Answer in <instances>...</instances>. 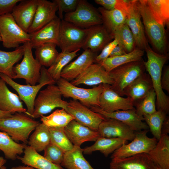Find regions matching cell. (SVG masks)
<instances>
[{"label": "cell", "instance_id": "cell-1", "mask_svg": "<svg viewBox=\"0 0 169 169\" xmlns=\"http://www.w3.org/2000/svg\"><path fill=\"white\" fill-rule=\"evenodd\" d=\"M147 60H143L145 69L151 78L153 89L156 95V107L166 114L169 112V97L164 92L161 85L163 68L169 59L167 54H163L153 51L148 45L145 49Z\"/></svg>", "mask_w": 169, "mask_h": 169}, {"label": "cell", "instance_id": "cell-2", "mask_svg": "<svg viewBox=\"0 0 169 169\" xmlns=\"http://www.w3.org/2000/svg\"><path fill=\"white\" fill-rule=\"evenodd\" d=\"M40 123L26 114L15 112L10 117L0 119V130L14 141L26 144L31 133Z\"/></svg>", "mask_w": 169, "mask_h": 169}, {"label": "cell", "instance_id": "cell-3", "mask_svg": "<svg viewBox=\"0 0 169 169\" xmlns=\"http://www.w3.org/2000/svg\"><path fill=\"white\" fill-rule=\"evenodd\" d=\"M40 74V79L38 84L31 85L18 84L8 76L3 74H0V78L17 92L20 99L24 102L26 105V114L31 117L33 113L34 101L39 90L45 85L55 84L56 83V81L50 77L47 69L44 66H42Z\"/></svg>", "mask_w": 169, "mask_h": 169}, {"label": "cell", "instance_id": "cell-4", "mask_svg": "<svg viewBox=\"0 0 169 169\" xmlns=\"http://www.w3.org/2000/svg\"><path fill=\"white\" fill-rule=\"evenodd\" d=\"M138 6L145 33L159 53L166 54L167 41L165 28L154 18L146 0H138Z\"/></svg>", "mask_w": 169, "mask_h": 169}, {"label": "cell", "instance_id": "cell-5", "mask_svg": "<svg viewBox=\"0 0 169 169\" xmlns=\"http://www.w3.org/2000/svg\"><path fill=\"white\" fill-rule=\"evenodd\" d=\"M56 83L62 96L79 101L88 108L94 106L100 107L99 99L103 90L102 84L92 88L85 89L77 87L62 78Z\"/></svg>", "mask_w": 169, "mask_h": 169}, {"label": "cell", "instance_id": "cell-6", "mask_svg": "<svg viewBox=\"0 0 169 169\" xmlns=\"http://www.w3.org/2000/svg\"><path fill=\"white\" fill-rule=\"evenodd\" d=\"M62 93L57 86L48 85L40 91L34 101L31 118H37L59 107L66 111L68 102L62 100Z\"/></svg>", "mask_w": 169, "mask_h": 169}, {"label": "cell", "instance_id": "cell-7", "mask_svg": "<svg viewBox=\"0 0 169 169\" xmlns=\"http://www.w3.org/2000/svg\"><path fill=\"white\" fill-rule=\"evenodd\" d=\"M24 54L22 61L13 68V79H23L27 84L35 85L39 83L42 65L33 57L32 47L29 41L23 44Z\"/></svg>", "mask_w": 169, "mask_h": 169}, {"label": "cell", "instance_id": "cell-8", "mask_svg": "<svg viewBox=\"0 0 169 169\" xmlns=\"http://www.w3.org/2000/svg\"><path fill=\"white\" fill-rule=\"evenodd\" d=\"M88 29L82 28L64 19L61 20L57 46L62 52H71L82 48Z\"/></svg>", "mask_w": 169, "mask_h": 169}, {"label": "cell", "instance_id": "cell-9", "mask_svg": "<svg viewBox=\"0 0 169 169\" xmlns=\"http://www.w3.org/2000/svg\"><path fill=\"white\" fill-rule=\"evenodd\" d=\"M143 60L127 63L117 67L109 73L113 81L112 89L121 96L125 89L144 73Z\"/></svg>", "mask_w": 169, "mask_h": 169}, {"label": "cell", "instance_id": "cell-10", "mask_svg": "<svg viewBox=\"0 0 169 169\" xmlns=\"http://www.w3.org/2000/svg\"><path fill=\"white\" fill-rule=\"evenodd\" d=\"M0 35L6 48H17L30 41V35L17 23L11 13L0 16Z\"/></svg>", "mask_w": 169, "mask_h": 169}, {"label": "cell", "instance_id": "cell-11", "mask_svg": "<svg viewBox=\"0 0 169 169\" xmlns=\"http://www.w3.org/2000/svg\"><path fill=\"white\" fill-rule=\"evenodd\" d=\"M63 19L82 28L103 24L101 15L97 9L85 0H79L76 9L66 13Z\"/></svg>", "mask_w": 169, "mask_h": 169}, {"label": "cell", "instance_id": "cell-12", "mask_svg": "<svg viewBox=\"0 0 169 169\" xmlns=\"http://www.w3.org/2000/svg\"><path fill=\"white\" fill-rule=\"evenodd\" d=\"M148 130L135 131L134 139L128 144L122 145L111 156L114 158H125L142 153L148 154L156 145L158 141L155 137H148Z\"/></svg>", "mask_w": 169, "mask_h": 169}, {"label": "cell", "instance_id": "cell-13", "mask_svg": "<svg viewBox=\"0 0 169 169\" xmlns=\"http://www.w3.org/2000/svg\"><path fill=\"white\" fill-rule=\"evenodd\" d=\"M66 111L77 122L95 131H98L99 125L106 119L101 114L94 112L74 100L68 102Z\"/></svg>", "mask_w": 169, "mask_h": 169}, {"label": "cell", "instance_id": "cell-14", "mask_svg": "<svg viewBox=\"0 0 169 169\" xmlns=\"http://www.w3.org/2000/svg\"><path fill=\"white\" fill-rule=\"evenodd\" d=\"M102 85L103 90L99 99L100 108L102 110L112 112L135 109L134 102L131 98L120 96L112 89L111 85Z\"/></svg>", "mask_w": 169, "mask_h": 169}, {"label": "cell", "instance_id": "cell-15", "mask_svg": "<svg viewBox=\"0 0 169 169\" xmlns=\"http://www.w3.org/2000/svg\"><path fill=\"white\" fill-rule=\"evenodd\" d=\"M125 23L128 26L134 36L136 46L145 50L148 44L138 6V0H131L126 10Z\"/></svg>", "mask_w": 169, "mask_h": 169}, {"label": "cell", "instance_id": "cell-16", "mask_svg": "<svg viewBox=\"0 0 169 169\" xmlns=\"http://www.w3.org/2000/svg\"><path fill=\"white\" fill-rule=\"evenodd\" d=\"M90 108L94 112L101 114L106 118L114 119L125 124L135 131L149 129L147 124L143 121L144 120L143 117L138 115L135 109L118 110L112 112H107L98 106H92Z\"/></svg>", "mask_w": 169, "mask_h": 169}, {"label": "cell", "instance_id": "cell-17", "mask_svg": "<svg viewBox=\"0 0 169 169\" xmlns=\"http://www.w3.org/2000/svg\"><path fill=\"white\" fill-rule=\"evenodd\" d=\"M75 86L80 84L93 85L101 84L111 85L113 81L109 72L99 63H93L70 82Z\"/></svg>", "mask_w": 169, "mask_h": 169}, {"label": "cell", "instance_id": "cell-18", "mask_svg": "<svg viewBox=\"0 0 169 169\" xmlns=\"http://www.w3.org/2000/svg\"><path fill=\"white\" fill-rule=\"evenodd\" d=\"M98 131L101 137L120 138L127 141H132L135 136V131L129 126L112 118H106L102 121Z\"/></svg>", "mask_w": 169, "mask_h": 169}, {"label": "cell", "instance_id": "cell-19", "mask_svg": "<svg viewBox=\"0 0 169 169\" xmlns=\"http://www.w3.org/2000/svg\"><path fill=\"white\" fill-rule=\"evenodd\" d=\"M61 20L57 16L48 24L30 35V43L33 48L46 43L57 46Z\"/></svg>", "mask_w": 169, "mask_h": 169}, {"label": "cell", "instance_id": "cell-20", "mask_svg": "<svg viewBox=\"0 0 169 169\" xmlns=\"http://www.w3.org/2000/svg\"><path fill=\"white\" fill-rule=\"evenodd\" d=\"M58 7L53 0H38V5L33 23L28 33H31L38 30L55 18Z\"/></svg>", "mask_w": 169, "mask_h": 169}, {"label": "cell", "instance_id": "cell-21", "mask_svg": "<svg viewBox=\"0 0 169 169\" xmlns=\"http://www.w3.org/2000/svg\"><path fill=\"white\" fill-rule=\"evenodd\" d=\"M11 13L17 23L24 31H28L33 21L38 0H21Z\"/></svg>", "mask_w": 169, "mask_h": 169}, {"label": "cell", "instance_id": "cell-22", "mask_svg": "<svg viewBox=\"0 0 169 169\" xmlns=\"http://www.w3.org/2000/svg\"><path fill=\"white\" fill-rule=\"evenodd\" d=\"M66 136L74 146H80L87 141H95L100 137L98 131L80 124L74 120L64 128Z\"/></svg>", "mask_w": 169, "mask_h": 169}, {"label": "cell", "instance_id": "cell-23", "mask_svg": "<svg viewBox=\"0 0 169 169\" xmlns=\"http://www.w3.org/2000/svg\"><path fill=\"white\" fill-rule=\"evenodd\" d=\"M97 55L90 49H86L74 61L69 63L62 70L61 77L69 81L75 79L90 65Z\"/></svg>", "mask_w": 169, "mask_h": 169}, {"label": "cell", "instance_id": "cell-24", "mask_svg": "<svg viewBox=\"0 0 169 169\" xmlns=\"http://www.w3.org/2000/svg\"><path fill=\"white\" fill-rule=\"evenodd\" d=\"M156 164L148 154L142 153L122 158L111 159L110 169H155Z\"/></svg>", "mask_w": 169, "mask_h": 169}, {"label": "cell", "instance_id": "cell-25", "mask_svg": "<svg viewBox=\"0 0 169 169\" xmlns=\"http://www.w3.org/2000/svg\"><path fill=\"white\" fill-rule=\"evenodd\" d=\"M86 38L82 48L90 49L96 53L101 50L113 39L111 34L103 25H98L88 28Z\"/></svg>", "mask_w": 169, "mask_h": 169}, {"label": "cell", "instance_id": "cell-26", "mask_svg": "<svg viewBox=\"0 0 169 169\" xmlns=\"http://www.w3.org/2000/svg\"><path fill=\"white\" fill-rule=\"evenodd\" d=\"M6 82L0 78V110L26 114L27 109L23 107L19 97L8 88Z\"/></svg>", "mask_w": 169, "mask_h": 169}, {"label": "cell", "instance_id": "cell-27", "mask_svg": "<svg viewBox=\"0 0 169 169\" xmlns=\"http://www.w3.org/2000/svg\"><path fill=\"white\" fill-rule=\"evenodd\" d=\"M152 89L150 76L144 73L125 89L123 95L131 98L134 103L143 99Z\"/></svg>", "mask_w": 169, "mask_h": 169}, {"label": "cell", "instance_id": "cell-28", "mask_svg": "<svg viewBox=\"0 0 169 169\" xmlns=\"http://www.w3.org/2000/svg\"><path fill=\"white\" fill-rule=\"evenodd\" d=\"M126 9L127 7L123 4L110 10L102 7L97 9L101 17L102 24L111 34L121 25L125 23Z\"/></svg>", "mask_w": 169, "mask_h": 169}, {"label": "cell", "instance_id": "cell-29", "mask_svg": "<svg viewBox=\"0 0 169 169\" xmlns=\"http://www.w3.org/2000/svg\"><path fill=\"white\" fill-rule=\"evenodd\" d=\"M23 153V156H18L17 159L25 165L37 169H63L61 165L52 163L26 144Z\"/></svg>", "mask_w": 169, "mask_h": 169}, {"label": "cell", "instance_id": "cell-30", "mask_svg": "<svg viewBox=\"0 0 169 169\" xmlns=\"http://www.w3.org/2000/svg\"><path fill=\"white\" fill-rule=\"evenodd\" d=\"M128 141L120 138H106L100 136L92 145L83 149V153L90 155L93 152L99 151L105 157L113 153L122 145Z\"/></svg>", "mask_w": 169, "mask_h": 169}, {"label": "cell", "instance_id": "cell-31", "mask_svg": "<svg viewBox=\"0 0 169 169\" xmlns=\"http://www.w3.org/2000/svg\"><path fill=\"white\" fill-rule=\"evenodd\" d=\"M156 165L169 169V136L162 134L155 147L148 153Z\"/></svg>", "mask_w": 169, "mask_h": 169}, {"label": "cell", "instance_id": "cell-32", "mask_svg": "<svg viewBox=\"0 0 169 169\" xmlns=\"http://www.w3.org/2000/svg\"><path fill=\"white\" fill-rule=\"evenodd\" d=\"M60 165L67 169H94L84 157L83 149L75 146L65 152Z\"/></svg>", "mask_w": 169, "mask_h": 169}, {"label": "cell", "instance_id": "cell-33", "mask_svg": "<svg viewBox=\"0 0 169 169\" xmlns=\"http://www.w3.org/2000/svg\"><path fill=\"white\" fill-rule=\"evenodd\" d=\"M23 54V45L12 51L0 50V74H3L13 79L15 75L14 65L22 58Z\"/></svg>", "mask_w": 169, "mask_h": 169}, {"label": "cell", "instance_id": "cell-34", "mask_svg": "<svg viewBox=\"0 0 169 169\" xmlns=\"http://www.w3.org/2000/svg\"><path fill=\"white\" fill-rule=\"evenodd\" d=\"M144 51L136 47L131 52L120 56L109 57L100 64L106 71L110 72L118 66L130 62L141 60Z\"/></svg>", "mask_w": 169, "mask_h": 169}, {"label": "cell", "instance_id": "cell-35", "mask_svg": "<svg viewBox=\"0 0 169 169\" xmlns=\"http://www.w3.org/2000/svg\"><path fill=\"white\" fill-rule=\"evenodd\" d=\"M29 137L28 146L39 152L44 151L50 141V134L49 127L40 123Z\"/></svg>", "mask_w": 169, "mask_h": 169}, {"label": "cell", "instance_id": "cell-36", "mask_svg": "<svg viewBox=\"0 0 169 169\" xmlns=\"http://www.w3.org/2000/svg\"><path fill=\"white\" fill-rule=\"evenodd\" d=\"M149 9L156 21L165 27L169 24V0H146Z\"/></svg>", "mask_w": 169, "mask_h": 169}, {"label": "cell", "instance_id": "cell-37", "mask_svg": "<svg viewBox=\"0 0 169 169\" xmlns=\"http://www.w3.org/2000/svg\"><path fill=\"white\" fill-rule=\"evenodd\" d=\"M25 144L17 143L6 133L0 131V150L6 159L14 161L23 153Z\"/></svg>", "mask_w": 169, "mask_h": 169}, {"label": "cell", "instance_id": "cell-38", "mask_svg": "<svg viewBox=\"0 0 169 169\" xmlns=\"http://www.w3.org/2000/svg\"><path fill=\"white\" fill-rule=\"evenodd\" d=\"M57 45L54 43H46L35 48V59L42 66H51L55 61L59 53Z\"/></svg>", "mask_w": 169, "mask_h": 169}, {"label": "cell", "instance_id": "cell-39", "mask_svg": "<svg viewBox=\"0 0 169 169\" xmlns=\"http://www.w3.org/2000/svg\"><path fill=\"white\" fill-rule=\"evenodd\" d=\"M40 118L42 123L48 127L64 128L74 120V117L63 109H57L49 115H42Z\"/></svg>", "mask_w": 169, "mask_h": 169}, {"label": "cell", "instance_id": "cell-40", "mask_svg": "<svg viewBox=\"0 0 169 169\" xmlns=\"http://www.w3.org/2000/svg\"><path fill=\"white\" fill-rule=\"evenodd\" d=\"M113 39L117 40L126 53L132 51L135 48V41L128 26L124 23L117 28L111 34Z\"/></svg>", "mask_w": 169, "mask_h": 169}, {"label": "cell", "instance_id": "cell-41", "mask_svg": "<svg viewBox=\"0 0 169 169\" xmlns=\"http://www.w3.org/2000/svg\"><path fill=\"white\" fill-rule=\"evenodd\" d=\"M80 50L71 52H61L59 53L58 57L54 64L47 69L50 77L57 81L61 77L63 69L74 58L77 56V53Z\"/></svg>", "mask_w": 169, "mask_h": 169}, {"label": "cell", "instance_id": "cell-42", "mask_svg": "<svg viewBox=\"0 0 169 169\" xmlns=\"http://www.w3.org/2000/svg\"><path fill=\"white\" fill-rule=\"evenodd\" d=\"M166 115L162 110H157L153 113L143 116L144 120L150 128L153 137L157 141L161 137V127Z\"/></svg>", "mask_w": 169, "mask_h": 169}, {"label": "cell", "instance_id": "cell-43", "mask_svg": "<svg viewBox=\"0 0 169 169\" xmlns=\"http://www.w3.org/2000/svg\"><path fill=\"white\" fill-rule=\"evenodd\" d=\"M156 95L153 89L141 100L134 103L136 113L139 116L151 114L156 111Z\"/></svg>", "mask_w": 169, "mask_h": 169}, {"label": "cell", "instance_id": "cell-44", "mask_svg": "<svg viewBox=\"0 0 169 169\" xmlns=\"http://www.w3.org/2000/svg\"><path fill=\"white\" fill-rule=\"evenodd\" d=\"M50 134V143L56 145L65 152L71 150L74 145L69 140L63 127H49Z\"/></svg>", "mask_w": 169, "mask_h": 169}, {"label": "cell", "instance_id": "cell-45", "mask_svg": "<svg viewBox=\"0 0 169 169\" xmlns=\"http://www.w3.org/2000/svg\"><path fill=\"white\" fill-rule=\"evenodd\" d=\"M43 156L45 158L52 163L60 165L65 152L54 144L50 143L45 148Z\"/></svg>", "mask_w": 169, "mask_h": 169}, {"label": "cell", "instance_id": "cell-46", "mask_svg": "<svg viewBox=\"0 0 169 169\" xmlns=\"http://www.w3.org/2000/svg\"><path fill=\"white\" fill-rule=\"evenodd\" d=\"M57 4L59 18L63 19V13H69L74 12L76 8L79 0H53Z\"/></svg>", "mask_w": 169, "mask_h": 169}, {"label": "cell", "instance_id": "cell-47", "mask_svg": "<svg viewBox=\"0 0 169 169\" xmlns=\"http://www.w3.org/2000/svg\"><path fill=\"white\" fill-rule=\"evenodd\" d=\"M118 44L116 40L114 39L102 50L101 53L95 59L96 63L100 64L109 57L114 48Z\"/></svg>", "mask_w": 169, "mask_h": 169}, {"label": "cell", "instance_id": "cell-48", "mask_svg": "<svg viewBox=\"0 0 169 169\" xmlns=\"http://www.w3.org/2000/svg\"><path fill=\"white\" fill-rule=\"evenodd\" d=\"M21 0H0V16L11 13L12 10Z\"/></svg>", "mask_w": 169, "mask_h": 169}, {"label": "cell", "instance_id": "cell-49", "mask_svg": "<svg viewBox=\"0 0 169 169\" xmlns=\"http://www.w3.org/2000/svg\"><path fill=\"white\" fill-rule=\"evenodd\" d=\"M94 1L104 9L110 10L117 8L119 0H95Z\"/></svg>", "mask_w": 169, "mask_h": 169}, {"label": "cell", "instance_id": "cell-50", "mask_svg": "<svg viewBox=\"0 0 169 169\" xmlns=\"http://www.w3.org/2000/svg\"><path fill=\"white\" fill-rule=\"evenodd\" d=\"M161 85L162 90L169 93V67L165 66L162 70L161 78Z\"/></svg>", "mask_w": 169, "mask_h": 169}, {"label": "cell", "instance_id": "cell-51", "mask_svg": "<svg viewBox=\"0 0 169 169\" xmlns=\"http://www.w3.org/2000/svg\"><path fill=\"white\" fill-rule=\"evenodd\" d=\"M126 53L123 48L120 44H118L113 49L109 57H116L121 56Z\"/></svg>", "mask_w": 169, "mask_h": 169}, {"label": "cell", "instance_id": "cell-52", "mask_svg": "<svg viewBox=\"0 0 169 169\" xmlns=\"http://www.w3.org/2000/svg\"><path fill=\"white\" fill-rule=\"evenodd\" d=\"M162 134L168 135L169 133V117L166 116L164 120L161 127Z\"/></svg>", "mask_w": 169, "mask_h": 169}, {"label": "cell", "instance_id": "cell-53", "mask_svg": "<svg viewBox=\"0 0 169 169\" xmlns=\"http://www.w3.org/2000/svg\"><path fill=\"white\" fill-rule=\"evenodd\" d=\"M13 114L11 112H4L0 110V119L11 116Z\"/></svg>", "mask_w": 169, "mask_h": 169}, {"label": "cell", "instance_id": "cell-54", "mask_svg": "<svg viewBox=\"0 0 169 169\" xmlns=\"http://www.w3.org/2000/svg\"><path fill=\"white\" fill-rule=\"evenodd\" d=\"M11 169H35L34 168L27 166H13L11 168Z\"/></svg>", "mask_w": 169, "mask_h": 169}, {"label": "cell", "instance_id": "cell-55", "mask_svg": "<svg viewBox=\"0 0 169 169\" xmlns=\"http://www.w3.org/2000/svg\"><path fill=\"white\" fill-rule=\"evenodd\" d=\"M6 162L7 160L6 159H5L3 156H0V169Z\"/></svg>", "mask_w": 169, "mask_h": 169}, {"label": "cell", "instance_id": "cell-56", "mask_svg": "<svg viewBox=\"0 0 169 169\" xmlns=\"http://www.w3.org/2000/svg\"><path fill=\"white\" fill-rule=\"evenodd\" d=\"M155 169H163L159 166L156 165Z\"/></svg>", "mask_w": 169, "mask_h": 169}, {"label": "cell", "instance_id": "cell-57", "mask_svg": "<svg viewBox=\"0 0 169 169\" xmlns=\"http://www.w3.org/2000/svg\"><path fill=\"white\" fill-rule=\"evenodd\" d=\"M0 169H7V167L3 165L1 167Z\"/></svg>", "mask_w": 169, "mask_h": 169}, {"label": "cell", "instance_id": "cell-58", "mask_svg": "<svg viewBox=\"0 0 169 169\" xmlns=\"http://www.w3.org/2000/svg\"><path fill=\"white\" fill-rule=\"evenodd\" d=\"M0 41H2V39L0 35Z\"/></svg>", "mask_w": 169, "mask_h": 169}]
</instances>
